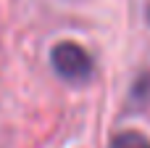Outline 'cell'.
<instances>
[{"mask_svg":"<svg viewBox=\"0 0 150 148\" xmlns=\"http://www.w3.org/2000/svg\"><path fill=\"white\" fill-rule=\"evenodd\" d=\"M50 64L69 82H87L92 77V56L79 42H71V40L58 42L50 50Z\"/></svg>","mask_w":150,"mask_h":148,"instance_id":"obj_1","label":"cell"},{"mask_svg":"<svg viewBox=\"0 0 150 148\" xmlns=\"http://www.w3.org/2000/svg\"><path fill=\"white\" fill-rule=\"evenodd\" d=\"M111 148H150V140L142 132H134V130H127V132H119L113 138Z\"/></svg>","mask_w":150,"mask_h":148,"instance_id":"obj_2","label":"cell"}]
</instances>
